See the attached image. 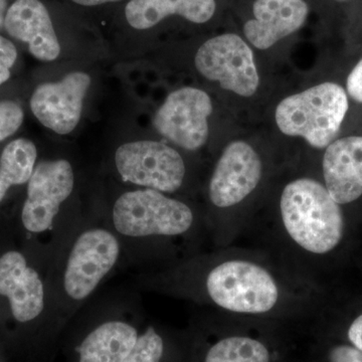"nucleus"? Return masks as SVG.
Listing matches in <instances>:
<instances>
[{
	"label": "nucleus",
	"instance_id": "obj_1",
	"mask_svg": "<svg viewBox=\"0 0 362 362\" xmlns=\"http://www.w3.org/2000/svg\"><path fill=\"white\" fill-rule=\"evenodd\" d=\"M280 209L286 232L305 251L326 254L341 240V209L318 181L299 178L288 183L281 195Z\"/></svg>",
	"mask_w": 362,
	"mask_h": 362
},
{
	"label": "nucleus",
	"instance_id": "obj_2",
	"mask_svg": "<svg viewBox=\"0 0 362 362\" xmlns=\"http://www.w3.org/2000/svg\"><path fill=\"white\" fill-rule=\"evenodd\" d=\"M349 111L341 86L323 83L286 98L276 109V122L286 135L302 137L315 148L334 141Z\"/></svg>",
	"mask_w": 362,
	"mask_h": 362
},
{
	"label": "nucleus",
	"instance_id": "obj_3",
	"mask_svg": "<svg viewBox=\"0 0 362 362\" xmlns=\"http://www.w3.org/2000/svg\"><path fill=\"white\" fill-rule=\"evenodd\" d=\"M206 290L214 303L235 313H267L280 299L273 276L245 259H230L214 267L207 276Z\"/></svg>",
	"mask_w": 362,
	"mask_h": 362
},
{
	"label": "nucleus",
	"instance_id": "obj_4",
	"mask_svg": "<svg viewBox=\"0 0 362 362\" xmlns=\"http://www.w3.org/2000/svg\"><path fill=\"white\" fill-rule=\"evenodd\" d=\"M117 232L132 238L178 235L194 223L192 209L160 192L145 188L125 192L113 207Z\"/></svg>",
	"mask_w": 362,
	"mask_h": 362
},
{
	"label": "nucleus",
	"instance_id": "obj_5",
	"mask_svg": "<svg viewBox=\"0 0 362 362\" xmlns=\"http://www.w3.org/2000/svg\"><path fill=\"white\" fill-rule=\"evenodd\" d=\"M115 163L124 180L157 192H175L185 180L182 157L161 142L145 140L121 145Z\"/></svg>",
	"mask_w": 362,
	"mask_h": 362
},
{
	"label": "nucleus",
	"instance_id": "obj_6",
	"mask_svg": "<svg viewBox=\"0 0 362 362\" xmlns=\"http://www.w3.org/2000/svg\"><path fill=\"white\" fill-rule=\"evenodd\" d=\"M197 71L223 89L251 97L259 87L254 54L242 37L226 33L207 40L195 56Z\"/></svg>",
	"mask_w": 362,
	"mask_h": 362
},
{
	"label": "nucleus",
	"instance_id": "obj_7",
	"mask_svg": "<svg viewBox=\"0 0 362 362\" xmlns=\"http://www.w3.org/2000/svg\"><path fill=\"white\" fill-rule=\"evenodd\" d=\"M211 98L197 88H181L171 93L153 119L156 129L181 148H201L209 137Z\"/></svg>",
	"mask_w": 362,
	"mask_h": 362
},
{
	"label": "nucleus",
	"instance_id": "obj_8",
	"mask_svg": "<svg viewBox=\"0 0 362 362\" xmlns=\"http://www.w3.org/2000/svg\"><path fill=\"white\" fill-rule=\"evenodd\" d=\"M120 245L115 235L104 228H93L76 240L65 272L64 285L74 300H84L115 266Z\"/></svg>",
	"mask_w": 362,
	"mask_h": 362
},
{
	"label": "nucleus",
	"instance_id": "obj_9",
	"mask_svg": "<svg viewBox=\"0 0 362 362\" xmlns=\"http://www.w3.org/2000/svg\"><path fill=\"white\" fill-rule=\"evenodd\" d=\"M74 188V171L69 161H42L28 180V197L21 221L28 232L44 233L52 225L62 204Z\"/></svg>",
	"mask_w": 362,
	"mask_h": 362
},
{
	"label": "nucleus",
	"instance_id": "obj_10",
	"mask_svg": "<svg viewBox=\"0 0 362 362\" xmlns=\"http://www.w3.org/2000/svg\"><path fill=\"white\" fill-rule=\"evenodd\" d=\"M90 85L88 74L74 71L59 82L39 86L30 98L33 115L45 127L58 134H69L80 122Z\"/></svg>",
	"mask_w": 362,
	"mask_h": 362
},
{
	"label": "nucleus",
	"instance_id": "obj_11",
	"mask_svg": "<svg viewBox=\"0 0 362 362\" xmlns=\"http://www.w3.org/2000/svg\"><path fill=\"white\" fill-rule=\"evenodd\" d=\"M261 159L251 145L235 141L223 150L209 182V199L225 209L240 204L258 187Z\"/></svg>",
	"mask_w": 362,
	"mask_h": 362
},
{
	"label": "nucleus",
	"instance_id": "obj_12",
	"mask_svg": "<svg viewBox=\"0 0 362 362\" xmlns=\"http://www.w3.org/2000/svg\"><path fill=\"white\" fill-rule=\"evenodd\" d=\"M4 28L13 39L25 42L35 59L58 58L61 45L49 11L40 0H16L7 9Z\"/></svg>",
	"mask_w": 362,
	"mask_h": 362
},
{
	"label": "nucleus",
	"instance_id": "obj_13",
	"mask_svg": "<svg viewBox=\"0 0 362 362\" xmlns=\"http://www.w3.org/2000/svg\"><path fill=\"white\" fill-rule=\"evenodd\" d=\"M0 295L7 297L20 322L32 321L44 310V285L21 252H7L0 257Z\"/></svg>",
	"mask_w": 362,
	"mask_h": 362
},
{
	"label": "nucleus",
	"instance_id": "obj_14",
	"mask_svg": "<svg viewBox=\"0 0 362 362\" xmlns=\"http://www.w3.org/2000/svg\"><path fill=\"white\" fill-rule=\"evenodd\" d=\"M325 187L338 204H349L362 195V136L331 143L323 157Z\"/></svg>",
	"mask_w": 362,
	"mask_h": 362
},
{
	"label": "nucleus",
	"instance_id": "obj_15",
	"mask_svg": "<svg viewBox=\"0 0 362 362\" xmlns=\"http://www.w3.org/2000/svg\"><path fill=\"white\" fill-rule=\"evenodd\" d=\"M252 11L245 35L254 47L266 49L303 25L308 6L303 0H256Z\"/></svg>",
	"mask_w": 362,
	"mask_h": 362
},
{
	"label": "nucleus",
	"instance_id": "obj_16",
	"mask_svg": "<svg viewBox=\"0 0 362 362\" xmlns=\"http://www.w3.org/2000/svg\"><path fill=\"white\" fill-rule=\"evenodd\" d=\"M216 6L214 0H130L125 16L135 30H148L170 16L206 23L213 18Z\"/></svg>",
	"mask_w": 362,
	"mask_h": 362
},
{
	"label": "nucleus",
	"instance_id": "obj_17",
	"mask_svg": "<svg viewBox=\"0 0 362 362\" xmlns=\"http://www.w3.org/2000/svg\"><path fill=\"white\" fill-rule=\"evenodd\" d=\"M137 339V331L130 324L122 321L102 324L81 344L80 362H123Z\"/></svg>",
	"mask_w": 362,
	"mask_h": 362
},
{
	"label": "nucleus",
	"instance_id": "obj_18",
	"mask_svg": "<svg viewBox=\"0 0 362 362\" xmlns=\"http://www.w3.org/2000/svg\"><path fill=\"white\" fill-rule=\"evenodd\" d=\"M37 157V147L25 138L13 140L4 147L0 156V202L9 188L28 182Z\"/></svg>",
	"mask_w": 362,
	"mask_h": 362
},
{
	"label": "nucleus",
	"instance_id": "obj_19",
	"mask_svg": "<svg viewBox=\"0 0 362 362\" xmlns=\"http://www.w3.org/2000/svg\"><path fill=\"white\" fill-rule=\"evenodd\" d=\"M206 362H270L263 343L249 337H228L209 350Z\"/></svg>",
	"mask_w": 362,
	"mask_h": 362
},
{
	"label": "nucleus",
	"instance_id": "obj_20",
	"mask_svg": "<svg viewBox=\"0 0 362 362\" xmlns=\"http://www.w3.org/2000/svg\"><path fill=\"white\" fill-rule=\"evenodd\" d=\"M163 356V340L153 327L138 337L129 356L123 362H160Z\"/></svg>",
	"mask_w": 362,
	"mask_h": 362
},
{
	"label": "nucleus",
	"instance_id": "obj_21",
	"mask_svg": "<svg viewBox=\"0 0 362 362\" xmlns=\"http://www.w3.org/2000/svg\"><path fill=\"white\" fill-rule=\"evenodd\" d=\"M23 118L25 113L20 104L13 101L0 102V142L20 129Z\"/></svg>",
	"mask_w": 362,
	"mask_h": 362
},
{
	"label": "nucleus",
	"instance_id": "obj_22",
	"mask_svg": "<svg viewBox=\"0 0 362 362\" xmlns=\"http://www.w3.org/2000/svg\"><path fill=\"white\" fill-rule=\"evenodd\" d=\"M18 59V51L11 40L0 35V86L11 78V68Z\"/></svg>",
	"mask_w": 362,
	"mask_h": 362
},
{
	"label": "nucleus",
	"instance_id": "obj_23",
	"mask_svg": "<svg viewBox=\"0 0 362 362\" xmlns=\"http://www.w3.org/2000/svg\"><path fill=\"white\" fill-rule=\"evenodd\" d=\"M330 362H362V351L356 347L340 345L331 350Z\"/></svg>",
	"mask_w": 362,
	"mask_h": 362
},
{
	"label": "nucleus",
	"instance_id": "obj_24",
	"mask_svg": "<svg viewBox=\"0 0 362 362\" xmlns=\"http://www.w3.org/2000/svg\"><path fill=\"white\" fill-rule=\"evenodd\" d=\"M346 86L349 96L362 103V59L350 73Z\"/></svg>",
	"mask_w": 362,
	"mask_h": 362
},
{
	"label": "nucleus",
	"instance_id": "obj_25",
	"mask_svg": "<svg viewBox=\"0 0 362 362\" xmlns=\"http://www.w3.org/2000/svg\"><path fill=\"white\" fill-rule=\"evenodd\" d=\"M349 337L352 344L362 351V315L357 317L350 325Z\"/></svg>",
	"mask_w": 362,
	"mask_h": 362
},
{
	"label": "nucleus",
	"instance_id": "obj_26",
	"mask_svg": "<svg viewBox=\"0 0 362 362\" xmlns=\"http://www.w3.org/2000/svg\"><path fill=\"white\" fill-rule=\"evenodd\" d=\"M75 4L84 6H101V4H109V2L120 1V0H71Z\"/></svg>",
	"mask_w": 362,
	"mask_h": 362
},
{
	"label": "nucleus",
	"instance_id": "obj_27",
	"mask_svg": "<svg viewBox=\"0 0 362 362\" xmlns=\"http://www.w3.org/2000/svg\"><path fill=\"white\" fill-rule=\"evenodd\" d=\"M7 11L6 0H0V28L4 25Z\"/></svg>",
	"mask_w": 362,
	"mask_h": 362
},
{
	"label": "nucleus",
	"instance_id": "obj_28",
	"mask_svg": "<svg viewBox=\"0 0 362 362\" xmlns=\"http://www.w3.org/2000/svg\"><path fill=\"white\" fill-rule=\"evenodd\" d=\"M338 1H346V0H338Z\"/></svg>",
	"mask_w": 362,
	"mask_h": 362
}]
</instances>
